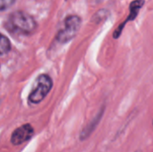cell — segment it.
Returning <instances> with one entry per match:
<instances>
[{
    "label": "cell",
    "instance_id": "cell-1",
    "mask_svg": "<svg viewBox=\"0 0 153 152\" xmlns=\"http://www.w3.org/2000/svg\"><path fill=\"white\" fill-rule=\"evenodd\" d=\"M6 29L17 34H31L37 28L35 20L27 13L17 11L11 13L5 23Z\"/></svg>",
    "mask_w": 153,
    "mask_h": 152
},
{
    "label": "cell",
    "instance_id": "cell-2",
    "mask_svg": "<svg viewBox=\"0 0 153 152\" xmlns=\"http://www.w3.org/2000/svg\"><path fill=\"white\" fill-rule=\"evenodd\" d=\"M53 86L51 78L48 74H40L35 82L34 88L29 95V102L31 104H38L41 102L48 95Z\"/></svg>",
    "mask_w": 153,
    "mask_h": 152
},
{
    "label": "cell",
    "instance_id": "cell-3",
    "mask_svg": "<svg viewBox=\"0 0 153 152\" xmlns=\"http://www.w3.org/2000/svg\"><path fill=\"white\" fill-rule=\"evenodd\" d=\"M81 18L77 15H69L65 18L64 27L58 31L56 40L59 43H66L74 39L81 27Z\"/></svg>",
    "mask_w": 153,
    "mask_h": 152
},
{
    "label": "cell",
    "instance_id": "cell-4",
    "mask_svg": "<svg viewBox=\"0 0 153 152\" xmlns=\"http://www.w3.org/2000/svg\"><path fill=\"white\" fill-rule=\"evenodd\" d=\"M34 134L33 127L30 124L23 125L18 127L12 134L11 142L13 145H20L29 141Z\"/></svg>",
    "mask_w": 153,
    "mask_h": 152
},
{
    "label": "cell",
    "instance_id": "cell-5",
    "mask_svg": "<svg viewBox=\"0 0 153 152\" xmlns=\"http://www.w3.org/2000/svg\"><path fill=\"white\" fill-rule=\"evenodd\" d=\"M143 4H144V0H135V1H134V2H132L131 3V4H130V14H129V16L127 17V19L115 30V32H114V38L115 39H117L119 36H120V34H121V32H122V30H123V28H124V26L128 22H130V21H133V20H134L135 19V17L137 16V14H138V13H139V10L143 7Z\"/></svg>",
    "mask_w": 153,
    "mask_h": 152
},
{
    "label": "cell",
    "instance_id": "cell-6",
    "mask_svg": "<svg viewBox=\"0 0 153 152\" xmlns=\"http://www.w3.org/2000/svg\"><path fill=\"white\" fill-rule=\"evenodd\" d=\"M11 49V43L9 39L0 33V56L8 53Z\"/></svg>",
    "mask_w": 153,
    "mask_h": 152
},
{
    "label": "cell",
    "instance_id": "cell-7",
    "mask_svg": "<svg viewBox=\"0 0 153 152\" xmlns=\"http://www.w3.org/2000/svg\"><path fill=\"white\" fill-rule=\"evenodd\" d=\"M15 0H0V11H4L8 9L13 5Z\"/></svg>",
    "mask_w": 153,
    "mask_h": 152
},
{
    "label": "cell",
    "instance_id": "cell-8",
    "mask_svg": "<svg viewBox=\"0 0 153 152\" xmlns=\"http://www.w3.org/2000/svg\"><path fill=\"white\" fill-rule=\"evenodd\" d=\"M137 152H139V151H137Z\"/></svg>",
    "mask_w": 153,
    "mask_h": 152
}]
</instances>
